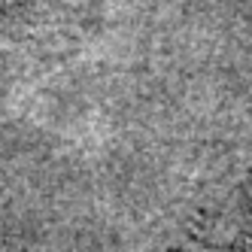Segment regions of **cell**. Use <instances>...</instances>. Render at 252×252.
Here are the masks:
<instances>
[{
  "label": "cell",
  "mask_w": 252,
  "mask_h": 252,
  "mask_svg": "<svg viewBox=\"0 0 252 252\" xmlns=\"http://www.w3.org/2000/svg\"><path fill=\"white\" fill-rule=\"evenodd\" d=\"M3 3H6V0H0V6H3Z\"/></svg>",
  "instance_id": "cell-1"
}]
</instances>
